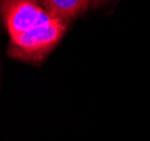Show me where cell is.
I'll return each instance as SVG.
<instances>
[{"mask_svg": "<svg viewBox=\"0 0 150 141\" xmlns=\"http://www.w3.org/2000/svg\"><path fill=\"white\" fill-rule=\"evenodd\" d=\"M67 25L68 23L54 18L49 24L10 36L9 55L26 62L41 63L64 35Z\"/></svg>", "mask_w": 150, "mask_h": 141, "instance_id": "cell-1", "label": "cell"}, {"mask_svg": "<svg viewBox=\"0 0 150 141\" xmlns=\"http://www.w3.org/2000/svg\"><path fill=\"white\" fill-rule=\"evenodd\" d=\"M42 5L49 15L69 23L83 15L89 7L90 0H42Z\"/></svg>", "mask_w": 150, "mask_h": 141, "instance_id": "cell-3", "label": "cell"}, {"mask_svg": "<svg viewBox=\"0 0 150 141\" xmlns=\"http://www.w3.org/2000/svg\"><path fill=\"white\" fill-rule=\"evenodd\" d=\"M0 14L9 36L49 24L54 19L36 0H0Z\"/></svg>", "mask_w": 150, "mask_h": 141, "instance_id": "cell-2", "label": "cell"}, {"mask_svg": "<svg viewBox=\"0 0 150 141\" xmlns=\"http://www.w3.org/2000/svg\"><path fill=\"white\" fill-rule=\"evenodd\" d=\"M104 1H106V0H90V5H91L93 7H97L98 5L103 4Z\"/></svg>", "mask_w": 150, "mask_h": 141, "instance_id": "cell-4", "label": "cell"}]
</instances>
